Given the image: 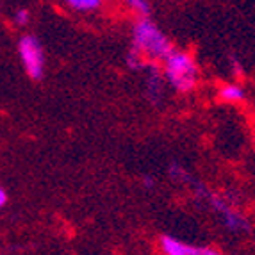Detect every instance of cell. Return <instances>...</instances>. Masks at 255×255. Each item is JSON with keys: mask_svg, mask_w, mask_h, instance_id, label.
Here are the masks:
<instances>
[{"mask_svg": "<svg viewBox=\"0 0 255 255\" xmlns=\"http://www.w3.org/2000/svg\"><path fill=\"white\" fill-rule=\"evenodd\" d=\"M161 248H162V252L168 255H214V254H218L214 248L193 247L189 243L170 238V236H164V238L161 239Z\"/></svg>", "mask_w": 255, "mask_h": 255, "instance_id": "obj_5", "label": "cell"}, {"mask_svg": "<svg viewBox=\"0 0 255 255\" xmlns=\"http://www.w3.org/2000/svg\"><path fill=\"white\" fill-rule=\"evenodd\" d=\"M125 2H127V5L132 11H136L141 16H146V14L150 13V5L146 0H125Z\"/></svg>", "mask_w": 255, "mask_h": 255, "instance_id": "obj_8", "label": "cell"}, {"mask_svg": "<svg viewBox=\"0 0 255 255\" xmlns=\"http://www.w3.org/2000/svg\"><path fill=\"white\" fill-rule=\"evenodd\" d=\"M164 75L175 90L186 93L196 86L198 68L189 54L171 50V54L164 59Z\"/></svg>", "mask_w": 255, "mask_h": 255, "instance_id": "obj_2", "label": "cell"}, {"mask_svg": "<svg viewBox=\"0 0 255 255\" xmlns=\"http://www.w3.org/2000/svg\"><path fill=\"white\" fill-rule=\"evenodd\" d=\"M145 184H146V187H152L153 186V180L152 179H145Z\"/></svg>", "mask_w": 255, "mask_h": 255, "instance_id": "obj_11", "label": "cell"}, {"mask_svg": "<svg viewBox=\"0 0 255 255\" xmlns=\"http://www.w3.org/2000/svg\"><path fill=\"white\" fill-rule=\"evenodd\" d=\"M18 52L27 75L30 79H41L45 70V55L38 39L34 36H23L18 43Z\"/></svg>", "mask_w": 255, "mask_h": 255, "instance_id": "obj_3", "label": "cell"}, {"mask_svg": "<svg viewBox=\"0 0 255 255\" xmlns=\"http://www.w3.org/2000/svg\"><path fill=\"white\" fill-rule=\"evenodd\" d=\"M204 195L207 196L209 202H211V205L218 211V214L221 216V220H223V223L227 225V229L232 230V232H247L248 230L247 218L241 216L238 211H234L229 204H225L223 200H220L218 196L207 195V193H204Z\"/></svg>", "mask_w": 255, "mask_h": 255, "instance_id": "obj_4", "label": "cell"}, {"mask_svg": "<svg viewBox=\"0 0 255 255\" xmlns=\"http://www.w3.org/2000/svg\"><path fill=\"white\" fill-rule=\"evenodd\" d=\"M132 43H134L132 47L150 59H166L173 50L170 39L162 34V30H159L155 23L146 18H141L134 25Z\"/></svg>", "mask_w": 255, "mask_h": 255, "instance_id": "obj_1", "label": "cell"}, {"mask_svg": "<svg viewBox=\"0 0 255 255\" xmlns=\"http://www.w3.org/2000/svg\"><path fill=\"white\" fill-rule=\"evenodd\" d=\"M5 202H7V195H5V191L0 187V207H4Z\"/></svg>", "mask_w": 255, "mask_h": 255, "instance_id": "obj_10", "label": "cell"}, {"mask_svg": "<svg viewBox=\"0 0 255 255\" xmlns=\"http://www.w3.org/2000/svg\"><path fill=\"white\" fill-rule=\"evenodd\" d=\"M29 20H30V14L27 9H18L16 13H14V23H16V25H20V27L27 25Z\"/></svg>", "mask_w": 255, "mask_h": 255, "instance_id": "obj_9", "label": "cell"}, {"mask_svg": "<svg viewBox=\"0 0 255 255\" xmlns=\"http://www.w3.org/2000/svg\"><path fill=\"white\" fill-rule=\"evenodd\" d=\"M66 2L79 11H91V9H97L100 5V0H66Z\"/></svg>", "mask_w": 255, "mask_h": 255, "instance_id": "obj_7", "label": "cell"}, {"mask_svg": "<svg viewBox=\"0 0 255 255\" xmlns=\"http://www.w3.org/2000/svg\"><path fill=\"white\" fill-rule=\"evenodd\" d=\"M220 97H221V100H225V102L239 104L245 100L247 95H245V90H243L239 84H225L220 90Z\"/></svg>", "mask_w": 255, "mask_h": 255, "instance_id": "obj_6", "label": "cell"}]
</instances>
